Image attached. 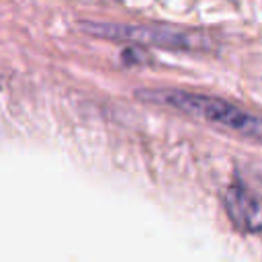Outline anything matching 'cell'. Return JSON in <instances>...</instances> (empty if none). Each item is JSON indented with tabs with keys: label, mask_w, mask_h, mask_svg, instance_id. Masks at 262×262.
Returning <instances> with one entry per match:
<instances>
[{
	"label": "cell",
	"mask_w": 262,
	"mask_h": 262,
	"mask_svg": "<svg viewBox=\"0 0 262 262\" xmlns=\"http://www.w3.org/2000/svg\"><path fill=\"white\" fill-rule=\"evenodd\" d=\"M137 98L162 106L176 108L180 113H186L190 117H196L201 121H207L211 125L229 129L242 137L262 141V117L254 115L225 98L188 92V90H176V88H160V90H139Z\"/></svg>",
	"instance_id": "6da1fadb"
},
{
	"label": "cell",
	"mask_w": 262,
	"mask_h": 262,
	"mask_svg": "<svg viewBox=\"0 0 262 262\" xmlns=\"http://www.w3.org/2000/svg\"><path fill=\"white\" fill-rule=\"evenodd\" d=\"M82 29L88 35L111 41L156 45L174 51H203L209 47V39L205 35L158 27V25L154 27V25H121V23H82Z\"/></svg>",
	"instance_id": "7a4b0ae2"
},
{
	"label": "cell",
	"mask_w": 262,
	"mask_h": 262,
	"mask_svg": "<svg viewBox=\"0 0 262 262\" xmlns=\"http://www.w3.org/2000/svg\"><path fill=\"white\" fill-rule=\"evenodd\" d=\"M223 207L227 219L237 231L244 233L262 231V199L242 182H235L225 190Z\"/></svg>",
	"instance_id": "3957f363"
}]
</instances>
